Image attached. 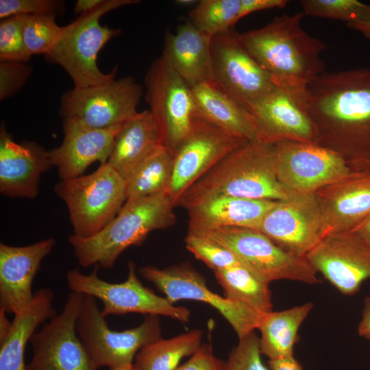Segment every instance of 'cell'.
Returning a JSON list of instances; mask_svg holds the SVG:
<instances>
[{
  "mask_svg": "<svg viewBox=\"0 0 370 370\" xmlns=\"http://www.w3.org/2000/svg\"><path fill=\"white\" fill-rule=\"evenodd\" d=\"M347 26L349 28L360 33L366 38L370 40V21L348 24Z\"/></svg>",
  "mask_w": 370,
  "mask_h": 370,
  "instance_id": "c3c4849f",
  "label": "cell"
},
{
  "mask_svg": "<svg viewBox=\"0 0 370 370\" xmlns=\"http://www.w3.org/2000/svg\"><path fill=\"white\" fill-rule=\"evenodd\" d=\"M288 3V0H241L240 19L255 12L283 8Z\"/></svg>",
  "mask_w": 370,
  "mask_h": 370,
  "instance_id": "b9f144b4",
  "label": "cell"
},
{
  "mask_svg": "<svg viewBox=\"0 0 370 370\" xmlns=\"http://www.w3.org/2000/svg\"><path fill=\"white\" fill-rule=\"evenodd\" d=\"M108 370H141L140 368H138L135 364H134L132 366L127 368H122V369H108Z\"/></svg>",
  "mask_w": 370,
  "mask_h": 370,
  "instance_id": "f907efd6",
  "label": "cell"
},
{
  "mask_svg": "<svg viewBox=\"0 0 370 370\" xmlns=\"http://www.w3.org/2000/svg\"><path fill=\"white\" fill-rule=\"evenodd\" d=\"M174 207L166 193L127 200L99 232L86 238L70 235L68 241L83 267L111 269L127 248L140 245L153 230L173 226L176 221Z\"/></svg>",
  "mask_w": 370,
  "mask_h": 370,
  "instance_id": "277c9868",
  "label": "cell"
},
{
  "mask_svg": "<svg viewBox=\"0 0 370 370\" xmlns=\"http://www.w3.org/2000/svg\"><path fill=\"white\" fill-rule=\"evenodd\" d=\"M142 87L131 77L76 88L66 92L61 100L64 120L95 129L121 125L135 116Z\"/></svg>",
  "mask_w": 370,
  "mask_h": 370,
  "instance_id": "7c38bea8",
  "label": "cell"
},
{
  "mask_svg": "<svg viewBox=\"0 0 370 370\" xmlns=\"http://www.w3.org/2000/svg\"><path fill=\"white\" fill-rule=\"evenodd\" d=\"M278 181L288 192L314 193L352 171L338 152L316 143L275 144Z\"/></svg>",
  "mask_w": 370,
  "mask_h": 370,
  "instance_id": "9a60e30c",
  "label": "cell"
},
{
  "mask_svg": "<svg viewBox=\"0 0 370 370\" xmlns=\"http://www.w3.org/2000/svg\"><path fill=\"white\" fill-rule=\"evenodd\" d=\"M84 297L71 291L62 311L32 335L26 370H97L76 330Z\"/></svg>",
  "mask_w": 370,
  "mask_h": 370,
  "instance_id": "5bb4252c",
  "label": "cell"
},
{
  "mask_svg": "<svg viewBox=\"0 0 370 370\" xmlns=\"http://www.w3.org/2000/svg\"><path fill=\"white\" fill-rule=\"evenodd\" d=\"M126 280L121 283H110L98 275V266L89 274L78 269L69 270L66 282L72 292L92 296L103 303L102 314L108 315L139 313L147 315L164 316L183 323L190 319V310L183 306H176L165 297L156 295L144 286L138 277L136 265L127 264Z\"/></svg>",
  "mask_w": 370,
  "mask_h": 370,
  "instance_id": "30bf717a",
  "label": "cell"
},
{
  "mask_svg": "<svg viewBox=\"0 0 370 370\" xmlns=\"http://www.w3.org/2000/svg\"><path fill=\"white\" fill-rule=\"evenodd\" d=\"M76 330L97 369L132 366L139 351L161 338L162 334L158 316L155 315H147L140 325L130 329H110L96 299L90 295L84 297Z\"/></svg>",
  "mask_w": 370,
  "mask_h": 370,
  "instance_id": "ba28073f",
  "label": "cell"
},
{
  "mask_svg": "<svg viewBox=\"0 0 370 370\" xmlns=\"http://www.w3.org/2000/svg\"><path fill=\"white\" fill-rule=\"evenodd\" d=\"M144 81L162 145L174 155L199 117L192 89L162 54L151 63Z\"/></svg>",
  "mask_w": 370,
  "mask_h": 370,
  "instance_id": "9c48e42d",
  "label": "cell"
},
{
  "mask_svg": "<svg viewBox=\"0 0 370 370\" xmlns=\"http://www.w3.org/2000/svg\"><path fill=\"white\" fill-rule=\"evenodd\" d=\"M314 193L325 236L353 230L370 215V169L352 170Z\"/></svg>",
  "mask_w": 370,
  "mask_h": 370,
  "instance_id": "44dd1931",
  "label": "cell"
},
{
  "mask_svg": "<svg viewBox=\"0 0 370 370\" xmlns=\"http://www.w3.org/2000/svg\"><path fill=\"white\" fill-rule=\"evenodd\" d=\"M304 15L284 14L262 27L239 34L244 46L277 86L307 90L324 72L321 54L325 45L301 27Z\"/></svg>",
  "mask_w": 370,
  "mask_h": 370,
  "instance_id": "7a4b0ae2",
  "label": "cell"
},
{
  "mask_svg": "<svg viewBox=\"0 0 370 370\" xmlns=\"http://www.w3.org/2000/svg\"><path fill=\"white\" fill-rule=\"evenodd\" d=\"M61 32L62 27L57 25L54 16L25 15L23 36L29 55H48L58 42Z\"/></svg>",
  "mask_w": 370,
  "mask_h": 370,
  "instance_id": "e575fe53",
  "label": "cell"
},
{
  "mask_svg": "<svg viewBox=\"0 0 370 370\" xmlns=\"http://www.w3.org/2000/svg\"><path fill=\"white\" fill-rule=\"evenodd\" d=\"M139 3L137 0H103L93 10L62 27L58 42L46 57L66 71L76 88L99 85L115 79V71L103 73L97 60L100 50L118 36L120 30L102 25L99 21L112 10Z\"/></svg>",
  "mask_w": 370,
  "mask_h": 370,
  "instance_id": "5b68a950",
  "label": "cell"
},
{
  "mask_svg": "<svg viewBox=\"0 0 370 370\" xmlns=\"http://www.w3.org/2000/svg\"><path fill=\"white\" fill-rule=\"evenodd\" d=\"M308 102L317 143L325 139L355 171L370 169V69L324 71L308 85Z\"/></svg>",
  "mask_w": 370,
  "mask_h": 370,
  "instance_id": "6da1fadb",
  "label": "cell"
},
{
  "mask_svg": "<svg viewBox=\"0 0 370 370\" xmlns=\"http://www.w3.org/2000/svg\"><path fill=\"white\" fill-rule=\"evenodd\" d=\"M313 308L312 302L293 308L267 312L258 330L260 350L269 360L293 356V348L298 336V330Z\"/></svg>",
  "mask_w": 370,
  "mask_h": 370,
  "instance_id": "f1b7e54d",
  "label": "cell"
},
{
  "mask_svg": "<svg viewBox=\"0 0 370 370\" xmlns=\"http://www.w3.org/2000/svg\"><path fill=\"white\" fill-rule=\"evenodd\" d=\"M214 273L228 299L244 304L262 313L272 311L269 284L243 265L215 271Z\"/></svg>",
  "mask_w": 370,
  "mask_h": 370,
  "instance_id": "4dcf8cb0",
  "label": "cell"
},
{
  "mask_svg": "<svg viewBox=\"0 0 370 370\" xmlns=\"http://www.w3.org/2000/svg\"><path fill=\"white\" fill-rule=\"evenodd\" d=\"M52 166L49 151L34 143H16L0 130V193L8 197L34 199L41 175Z\"/></svg>",
  "mask_w": 370,
  "mask_h": 370,
  "instance_id": "7402d4cb",
  "label": "cell"
},
{
  "mask_svg": "<svg viewBox=\"0 0 370 370\" xmlns=\"http://www.w3.org/2000/svg\"><path fill=\"white\" fill-rule=\"evenodd\" d=\"M55 244L53 238L25 246L0 243V308L14 314L29 306L33 280Z\"/></svg>",
  "mask_w": 370,
  "mask_h": 370,
  "instance_id": "ffe728a7",
  "label": "cell"
},
{
  "mask_svg": "<svg viewBox=\"0 0 370 370\" xmlns=\"http://www.w3.org/2000/svg\"><path fill=\"white\" fill-rule=\"evenodd\" d=\"M261 356L259 337L252 332L238 338L225 362L224 370H268Z\"/></svg>",
  "mask_w": 370,
  "mask_h": 370,
  "instance_id": "74e56055",
  "label": "cell"
},
{
  "mask_svg": "<svg viewBox=\"0 0 370 370\" xmlns=\"http://www.w3.org/2000/svg\"><path fill=\"white\" fill-rule=\"evenodd\" d=\"M6 314L3 309L0 308V343L4 340L12 325V321L8 320Z\"/></svg>",
  "mask_w": 370,
  "mask_h": 370,
  "instance_id": "bcb514c9",
  "label": "cell"
},
{
  "mask_svg": "<svg viewBox=\"0 0 370 370\" xmlns=\"http://www.w3.org/2000/svg\"><path fill=\"white\" fill-rule=\"evenodd\" d=\"M358 334L370 339V297L365 299L361 320L358 327Z\"/></svg>",
  "mask_w": 370,
  "mask_h": 370,
  "instance_id": "ee69618b",
  "label": "cell"
},
{
  "mask_svg": "<svg viewBox=\"0 0 370 370\" xmlns=\"http://www.w3.org/2000/svg\"><path fill=\"white\" fill-rule=\"evenodd\" d=\"M203 336L202 330L194 329L171 338H161L140 349L134 364L141 370H175L182 358L199 350Z\"/></svg>",
  "mask_w": 370,
  "mask_h": 370,
  "instance_id": "f546056e",
  "label": "cell"
},
{
  "mask_svg": "<svg viewBox=\"0 0 370 370\" xmlns=\"http://www.w3.org/2000/svg\"><path fill=\"white\" fill-rule=\"evenodd\" d=\"M25 15H16L4 18L0 23L1 61L24 62L31 56L23 40V25Z\"/></svg>",
  "mask_w": 370,
  "mask_h": 370,
  "instance_id": "8d00e7d4",
  "label": "cell"
},
{
  "mask_svg": "<svg viewBox=\"0 0 370 370\" xmlns=\"http://www.w3.org/2000/svg\"><path fill=\"white\" fill-rule=\"evenodd\" d=\"M188 232L203 236L225 247L244 267L268 284L281 280L307 284L319 282L317 271L306 256L286 250L259 230L222 227Z\"/></svg>",
  "mask_w": 370,
  "mask_h": 370,
  "instance_id": "52a82bcc",
  "label": "cell"
},
{
  "mask_svg": "<svg viewBox=\"0 0 370 370\" xmlns=\"http://www.w3.org/2000/svg\"><path fill=\"white\" fill-rule=\"evenodd\" d=\"M53 293L38 290L29 306L14 314L10 330L0 343V370H26L25 352L38 326L57 314L53 306Z\"/></svg>",
  "mask_w": 370,
  "mask_h": 370,
  "instance_id": "4316f807",
  "label": "cell"
},
{
  "mask_svg": "<svg viewBox=\"0 0 370 370\" xmlns=\"http://www.w3.org/2000/svg\"><path fill=\"white\" fill-rule=\"evenodd\" d=\"M161 145L160 132L149 110L138 112L123 125L107 162L127 181Z\"/></svg>",
  "mask_w": 370,
  "mask_h": 370,
  "instance_id": "484cf974",
  "label": "cell"
},
{
  "mask_svg": "<svg viewBox=\"0 0 370 370\" xmlns=\"http://www.w3.org/2000/svg\"><path fill=\"white\" fill-rule=\"evenodd\" d=\"M306 257L343 295L356 293L370 279V243L354 231L325 236Z\"/></svg>",
  "mask_w": 370,
  "mask_h": 370,
  "instance_id": "d6986e66",
  "label": "cell"
},
{
  "mask_svg": "<svg viewBox=\"0 0 370 370\" xmlns=\"http://www.w3.org/2000/svg\"><path fill=\"white\" fill-rule=\"evenodd\" d=\"M270 370H303L299 362L293 356L269 360Z\"/></svg>",
  "mask_w": 370,
  "mask_h": 370,
  "instance_id": "7bdbcfd3",
  "label": "cell"
},
{
  "mask_svg": "<svg viewBox=\"0 0 370 370\" xmlns=\"http://www.w3.org/2000/svg\"><path fill=\"white\" fill-rule=\"evenodd\" d=\"M173 171V154L161 145L126 181L127 200L166 193Z\"/></svg>",
  "mask_w": 370,
  "mask_h": 370,
  "instance_id": "1f68e13d",
  "label": "cell"
},
{
  "mask_svg": "<svg viewBox=\"0 0 370 370\" xmlns=\"http://www.w3.org/2000/svg\"><path fill=\"white\" fill-rule=\"evenodd\" d=\"M62 1L56 0H1L0 18L16 15H51L58 14Z\"/></svg>",
  "mask_w": 370,
  "mask_h": 370,
  "instance_id": "f35d334b",
  "label": "cell"
},
{
  "mask_svg": "<svg viewBox=\"0 0 370 370\" xmlns=\"http://www.w3.org/2000/svg\"><path fill=\"white\" fill-rule=\"evenodd\" d=\"M162 55L190 87L214 82L211 38L186 21L175 33L166 31Z\"/></svg>",
  "mask_w": 370,
  "mask_h": 370,
  "instance_id": "d4e9b609",
  "label": "cell"
},
{
  "mask_svg": "<svg viewBox=\"0 0 370 370\" xmlns=\"http://www.w3.org/2000/svg\"><path fill=\"white\" fill-rule=\"evenodd\" d=\"M138 273L173 304L181 300H195L213 307L230 323L238 338L258 329L266 314L214 293L204 277L188 263L164 269L145 266Z\"/></svg>",
  "mask_w": 370,
  "mask_h": 370,
  "instance_id": "8fae6325",
  "label": "cell"
},
{
  "mask_svg": "<svg viewBox=\"0 0 370 370\" xmlns=\"http://www.w3.org/2000/svg\"><path fill=\"white\" fill-rule=\"evenodd\" d=\"M352 231L356 232L370 243V215L358 224Z\"/></svg>",
  "mask_w": 370,
  "mask_h": 370,
  "instance_id": "7dc6e473",
  "label": "cell"
},
{
  "mask_svg": "<svg viewBox=\"0 0 370 370\" xmlns=\"http://www.w3.org/2000/svg\"><path fill=\"white\" fill-rule=\"evenodd\" d=\"M241 0H201L188 14L189 21L210 38L225 32L240 20Z\"/></svg>",
  "mask_w": 370,
  "mask_h": 370,
  "instance_id": "d6a6232c",
  "label": "cell"
},
{
  "mask_svg": "<svg viewBox=\"0 0 370 370\" xmlns=\"http://www.w3.org/2000/svg\"><path fill=\"white\" fill-rule=\"evenodd\" d=\"M278 201L232 196L218 197L188 208V232L222 227H241L258 230L266 214Z\"/></svg>",
  "mask_w": 370,
  "mask_h": 370,
  "instance_id": "cb8c5ba5",
  "label": "cell"
},
{
  "mask_svg": "<svg viewBox=\"0 0 370 370\" xmlns=\"http://www.w3.org/2000/svg\"><path fill=\"white\" fill-rule=\"evenodd\" d=\"M126 181L108 163L93 173L60 180L54 192L66 204L71 236H94L118 214L127 200Z\"/></svg>",
  "mask_w": 370,
  "mask_h": 370,
  "instance_id": "8992f818",
  "label": "cell"
},
{
  "mask_svg": "<svg viewBox=\"0 0 370 370\" xmlns=\"http://www.w3.org/2000/svg\"><path fill=\"white\" fill-rule=\"evenodd\" d=\"M290 194L276 175L275 144L249 141L190 186L176 206L188 210L204 201L223 196L281 201Z\"/></svg>",
  "mask_w": 370,
  "mask_h": 370,
  "instance_id": "3957f363",
  "label": "cell"
},
{
  "mask_svg": "<svg viewBox=\"0 0 370 370\" xmlns=\"http://www.w3.org/2000/svg\"><path fill=\"white\" fill-rule=\"evenodd\" d=\"M305 15L345 21L347 25L370 21V5L357 0H301Z\"/></svg>",
  "mask_w": 370,
  "mask_h": 370,
  "instance_id": "836d02e7",
  "label": "cell"
},
{
  "mask_svg": "<svg viewBox=\"0 0 370 370\" xmlns=\"http://www.w3.org/2000/svg\"><path fill=\"white\" fill-rule=\"evenodd\" d=\"M258 230L286 250L306 256L325 237L315 193L291 192L287 199L278 201Z\"/></svg>",
  "mask_w": 370,
  "mask_h": 370,
  "instance_id": "ac0fdd59",
  "label": "cell"
},
{
  "mask_svg": "<svg viewBox=\"0 0 370 370\" xmlns=\"http://www.w3.org/2000/svg\"><path fill=\"white\" fill-rule=\"evenodd\" d=\"M213 79L247 110L276 86L233 28L211 38Z\"/></svg>",
  "mask_w": 370,
  "mask_h": 370,
  "instance_id": "4fadbf2b",
  "label": "cell"
},
{
  "mask_svg": "<svg viewBox=\"0 0 370 370\" xmlns=\"http://www.w3.org/2000/svg\"><path fill=\"white\" fill-rule=\"evenodd\" d=\"M186 249L213 271L242 265L235 255L225 247L203 236L188 232Z\"/></svg>",
  "mask_w": 370,
  "mask_h": 370,
  "instance_id": "d590c367",
  "label": "cell"
},
{
  "mask_svg": "<svg viewBox=\"0 0 370 370\" xmlns=\"http://www.w3.org/2000/svg\"><path fill=\"white\" fill-rule=\"evenodd\" d=\"M123 124L95 129L64 120L63 140L60 146L49 151L52 166L57 169L60 180L83 175L95 162L106 163Z\"/></svg>",
  "mask_w": 370,
  "mask_h": 370,
  "instance_id": "603a6c76",
  "label": "cell"
},
{
  "mask_svg": "<svg viewBox=\"0 0 370 370\" xmlns=\"http://www.w3.org/2000/svg\"><path fill=\"white\" fill-rule=\"evenodd\" d=\"M225 362L217 358L208 344H203L190 359L175 370H224Z\"/></svg>",
  "mask_w": 370,
  "mask_h": 370,
  "instance_id": "60d3db41",
  "label": "cell"
},
{
  "mask_svg": "<svg viewBox=\"0 0 370 370\" xmlns=\"http://www.w3.org/2000/svg\"><path fill=\"white\" fill-rule=\"evenodd\" d=\"M103 0H78L75 4V14H82L89 12L98 6Z\"/></svg>",
  "mask_w": 370,
  "mask_h": 370,
  "instance_id": "f6af8a7d",
  "label": "cell"
},
{
  "mask_svg": "<svg viewBox=\"0 0 370 370\" xmlns=\"http://www.w3.org/2000/svg\"><path fill=\"white\" fill-rule=\"evenodd\" d=\"M247 111L255 125L258 141L317 143L318 133L311 116L308 89L275 86Z\"/></svg>",
  "mask_w": 370,
  "mask_h": 370,
  "instance_id": "2e32d148",
  "label": "cell"
},
{
  "mask_svg": "<svg viewBox=\"0 0 370 370\" xmlns=\"http://www.w3.org/2000/svg\"><path fill=\"white\" fill-rule=\"evenodd\" d=\"M32 69L24 62L1 61L0 99L12 96L25 84Z\"/></svg>",
  "mask_w": 370,
  "mask_h": 370,
  "instance_id": "ab89813d",
  "label": "cell"
},
{
  "mask_svg": "<svg viewBox=\"0 0 370 370\" xmlns=\"http://www.w3.org/2000/svg\"><path fill=\"white\" fill-rule=\"evenodd\" d=\"M191 89L199 117L248 141L258 140L249 112L214 82L203 83Z\"/></svg>",
  "mask_w": 370,
  "mask_h": 370,
  "instance_id": "83f0119b",
  "label": "cell"
},
{
  "mask_svg": "<svg viewBox=\"0 0 370 370\" xmlns=\"http://www.w3.org/2000/svg\"><path fill=\"white\" fill-rule=\"evenodd\" d=\"M177 4L179 5H193V4H195V3H197L196 2H197V1H195V0H177L175 1Z\"/></svg>",
  "mask_w": 370,
  "mask_h": 370,
  "instance_id": "681fc988",
  "label": "cell"
},
{
  "mask_svg": "<svg viewBox=\"0 0 370 370\" xmlns=\"http://www.w3.org/2000/svg\"><path fill=\"white\" fill-rule=\"evenodd\" d=\"M248 140L200 117L173 155V171L166 193L175 206L183 193L219 162Z\"/></svg>",
  "mask_w": 370,
  "mask_h": 370,
  "instance_id": "e0dca14e",
  "label": "cell"
}]
</instances>
